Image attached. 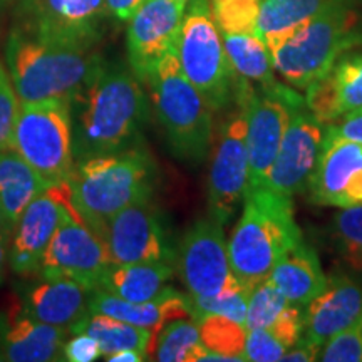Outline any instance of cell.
Here are the masks:
<instances>
[{
	"mask_svg": "<svg viewBox=\"0 0 362 362\" xmlns=\"http://www.w3.org/2000/svg\"><path fill=\"white\" fill-rule=\"evenodd\" d=\"M141 84L133 71L103 61L71 101L76 161L124 151L141 143L149 116Z\"/></svg>",
	"mask_w": 362,
	"mask_h": 362,
	"instance_id": "6da1fadb",
	"label": "cell"
},
{
	"mask_svg": "<svg viewBox=\"0 0 362 362\" xmlns=\"http://www.w3.org/2000/svg\"><path fill=\"white\" fill-rule=\"evenodd\" d=\"M155 176V163L139 143L124 151L76 161L67 183L81 220L103 238L107 221L116 214L151 200Z\"/></svg>",
	"mask_w": 362,
	"mask_h": 362,
	"instance_id": "7a4b0ae2",
	"label": "cell"
},
{
	"mask_svg": "<svg viewBox=\"0 0 362 362\" xmlns=\"http://www.w3.org/2000/svg\"><path fill=\"white\" fill-rule=\"evenodd\" d=\"M103 61L94 49L49 42L16 25L6 42V67L21 103L71 104Z\"/></svg>",
	"mask_w": 362,
	"mask_h": 362,
	"instance_id": "3957f363",
	"label": "cell"
},
{
	"mask_svg": "<svg viewBox=\"0 0 362 362\" xmlns=\"http://www.w3.org/2000/svg\"><path fill=\"white\" fill-rule=\"evenodd\" d=\"M302 238L293 218L292 198L275 193L267 185L247 188L242 216L228 240L235 277L253 288L270 277L280 257Z\"/></svg>",
	"mask_w": 362,
	"mask_h": 362,
	"instance_id": "277c9868",
	"label": "cell"
},
{
	"mask_svg": "<svg viewBox=\"0 0 362 362\" xmlns=\"http://www.w3.org/2000/svg\"><path fill=\"white\" fill-rule=\"evenodd\" d=\"M359 22L356 0H327L304 29L270 49L275 71L296 88L307 89L344 54L362 45Z\"/></svg>",
	"mask_w": 362,
	"mask_h": 362,
	"instance_id": "5b68a950",
	"label": "cell"
},
{
	"mask_svg": "<svg viewBox=\"0 0 362 362\" xmlns=\"http://www.w3.org/2000/svg\"><path fill=\"white\" fill-rule=\"evenodd\" d=\"M148 84L171 155L202 163L211 146L214 111L185 76L176 49L166 54Z\"/></svg>",
	"mask_w": 362,
	"mask_h": 362,
	"instance_id": "8992f818",
	"label": "cell"
},
{
	"mask_svg": "<svg viewBox=\"0 0 362 362\" xmlns=\"http://www.w3.org/2000/svg\"><path fill=\"white\" fill-rule=\"evenodd\" d=\"M176 54L185 76L211 111L235 101L240 76L226 56L210 0H192L185 8Z\"/></svg>",
	"mask_w": 362,
	"mask_h": 362,
	"instance_id": "52a82bcc",
	"label": "cell"
},
{
	"mask_svg": "<svg viewBox=\"0 0 362 362\" xmlns=\"http://www.w3.org/2000/svg\"><path fill=\"white\" fill-rule=\"evenodd\" d=\"M11 148L51 187L67 183L76 165L71 104L21 103Z\"/></svg>",
	"mask_w": 362,
	"mask_h": 362,
	"instance_id": "ba28073f",
	"label": "cell"
},
{
	"mask_svg": "<svg viewBox=\"0 0 362 362\" xmlns=\"http://www.w3.org/2000/svg\"><path fill=\"white\" fill-rule=\"evenodd\" d=\"M250 89V81L240 76L237 107L221 126L208 176V216L223 226L237 211L248 183L247 96Z\"/></svg>",
	"mask_w": 362,
	"mask_h": 362,
	"instance_id": "9c48e42d",
	"label": "cell"
},
{
	"mask_svg": "<svg viewBox=\"0 0 362 362\" xmlns=\"http://www.w3.org/2000/svg\"><path fill=\"white\" fill-rule=\"evenodd\" d=\"M106 17L104 0H21L16 27L54 44L94 49Z\"/></svg>",
	"mask_w": 362,
	"mask_h": 362,
	"instance_id": "30bf717a",
	"label": "cell"
},
{
	"mask_svg": "<svg viewBox=\"0 0 362 362\" xmlns=\"http://www.w3.org/2000/svg\"><path fill=\"white\" fill-rule=\"evenodd\" d=\"M180 277L189 297H214L240 287L230 265L223 225L200 218L189 226L176 253Z\"/></svg>",
	"mask_w": 362,
	"mask_h": 362,
	"instance_id": "8fae6325",
	"label": "cell"
},
{
	"mask_svg": "<svg viewBox=\"0 0 362 362\" xmlns=\"http://www.w3.org/2000/svg\"><path fill=\"white\" fill-rule=\"evenodd\" d=\"M302 104L305 103L300 96L284 84L274 89H250L247 96V188L265 185L291 121L292 107Z\"/></svg>",
	"mask_w": 362,
	"mask_h": 362,
	"instance_id": "7c38bea8",
	"label": "cell"
},
{
	"mask_svg": "<svg viewBox=\"0 0 362 362\" xmlns=\"http://www.w3.org/2000/svg\"><path fill=\"white\" fill-rule=\"evenodd\" d=\"M110 265L111 259L104 240L81 220L79 214H74L59 225L37 275L69 279L88 291H96Z\"/></svg>",
	"mask_w": 362,
	"mask_h": 362,
	"instance_id": "4fadbf2b",
	"label": "cell"
},
{
	"mask_svg": "<svg viewBox=\"0 0 362 362\" xmlns=\"http://www.w3.org/2000/svg\"><path fill=\"white\" fill-rule=\"evenodd\" d=\"M78 214L72 205L69 183L54 185L30 202L12 230L8 264L21 277L39 274L44 253L69 215Z\"/></svg>",
	"mask_w": 362,
	"mask_h": 362,
	"instance_id": "5bb4252c",
	"label": "cell"
},
{
	"mask_svg": "<svg viewBox=\"0 0 362 362\" xmlns=\"http://www.w3.org/2000/svg\"><path fill=\"white\" fill-rule=\"evenodd\" d=\"M103 240L111 264H176L178 252L151 200L136 203L112 216L104 228Z\"/></svg>",
	"mask_w": 362,
	"mask_h": 362,
	"instance_id": "9a60e30c",
	"label": "cell"
},
{
	"mask_svg": "<svg viewBox=\"0 0 362 362\" xmlns=\"http://www.w3.org/2000/svg\"><path fill=\"white\" fill-rule=\"evenodd\" d=\"M324 128L325 124L307 110L305 104L292 107L277 158L265 178L267 187L287 198L309 188L310 176L322 153Z\"/></svg>",
	"mask_w": 362,
	"mask_h": 362,
	"instance_id": "2e32d148",
	"label": "cell"
},
{
	"mask_svg": "<svg viewBox=\"0 0 362 362\" xmlns=\"http://www.w3.org/2000/svg\"><path fill=\"white\" fill-rule=\"evenodd\" d=\"M185 7L175 0H144L128 22L126 51L133 74L148 83L168 52L176 49Z\"/></svg>",
	"mask_w": 362,
	"mask_h": 362,
	"instance_id": "e0dca14e",
	"label": "cell"
},
{
	"mask_svg": "<svg viewBox=\"0 0 362 362\" xmlns=\"http://www.w3.org/2000/svg\"><path fill=\"white\" fill-rule=\"evenodd\" d=\"M309 188L315 205L362 206V144L342 141L322 148Z\"/></svg>",
	"mask_w": 362,
	"mask_h": 362,
	"instance_id": "ac0fdd59",
	"label": "cell"
},
{
	"mask_svg": "<svg viewBox=\"0 0 362 362\" xmlns=\"http://www.w3.org/2000/svg\"><path fill=\"white\" fill-rule=\"evenodd\" d=\"M362 315V288L344 275L327 279L322 292L305 305L302 337L319 352L330 339Z\"/></svg>",
	"mask_w": 362,
	"mask_h": 362,
	"instance_id": "d6986e66",
	"label": "cell"
},
{
	"mask_svg": "<svg viewBox=\"0 0 362 362\" xmlns=\"http://www.w3.org/2000/svg\"><path fill=\"white\" fill-rule=\"evenodd\" d=\"M67 330L34 319L19 307L0 312V361H64Z\"/></svg>",
	"mask_w": 362,
	"mask_h": 362,
	"instance_id": "ffe728a7",
	"label": "cell"
},
{
	"mask_svg": "<svg viewBox=\"0 0 362 362\" xmlns=\"http://www.w3.org/2000/svg\"><path fill=\"white\" fill-rule=\"evenodd\" d=\"M88 288L69 279H49L21 285V309L40 322L69 329L88 314Z\"/></svg>",
	"mask_w": 362,
	"mask_h": 362,
	"instance_id": "44dd1931",
	"label": "cell"
},
{
	"mask_svg": "<svg viewBox=\"0 0 362 362\" xmlns=\"http://www.w3.org/2000/svg\"><path fill=\"white\" fill-rule=\"evenodd\" d=\"M88 309L89 312L116 317L128 324L151 330L153 337L163 325L171 320L188 319V317L192 319L189 296H183L170 287L148 302H129L96 288L89 292Z\"/></svg>",
	"mask_w": 362,
	"mask_h": 362,
	"instance_id": "7402d4cb",
	"label": "cell"
},
{
	"mask_svg": "<svg viewBox=\"0 0 362 362\" xmlns=\"http://www.w3.org/2000/svg\"><path fill=\"white\" fill-rule=\"evenodd\" d=\"M269 279L291 304L302 307L314 300L327 285L319 257L304 238L280 257Z\"/></svg>",
	"mask_w": 362,
	"mask_h": 362,
	"instance_id": "603a6c76",
	"label": "cell"
},
{
	"mask_svg": "<svg viewBox=\"0 0 362 362\" xmlns=\"http://www.w3.org/2000/svg\"><path fill=\"white\" fill-rule=\"evenodd\" d=\"M173 265L165 262L111 264L104 272L99 291L129 302H148L168 287Z\"/></svg>",
	"mask_w": 362,
	"mask_h": 362,
	"instance_id": "cb8c5ba5",
	"label": "cell"
},
{
	"mask_svg": "<svg viewBox=\"0 0 362 362\" xmlns=\"http://www.w3.org/2000/svg\"><path fill=\"white\" fill-rule=\"evenodd\" d=\"M51 188V185L12 148L0 151V206L8 225L17 221L34 198Z\"/></svg>",
	"mask_w": 362,
	"mask_h": 362,
	"instance_id": "d4e9b609",
	"label": "cell"
},
{
	"mask_svg": "<svg viewBox=\"0 0 362 362\" xmlns=\"http://www.w3.org/2000/svg\"><path fill=\"white\" fill-rule=\"evenodd\" d=\"M327 0H260L257 35L270 49L304 29Z\"/></svg>",
	"mask_w": 362,
	"mask_h": 362,
	"instance_id": "484cf974",
	"label": "cell"
},
{
	"mask_svg": "<svg viewBox=\"0 0 362 362\" xmlns=\"http://www.w3.org/2000/svg\"><path fill=\"white\" fill-rule=\"evenodd\" d=\"M89 334L99 344L104 357L119 351H138L144 356H151L153 332L138 325L128 324L116 317L88 312L69 329V334Z\"/></svg>",
	"mask_w": 362,
	"mask_h": 362,
	"instance_id": "4316f807",
	"label": "cell"
},
{
	"mask_svg": "<svg viewBox=\"0 0 362 362\" xmlns=\"http://www.w3.org/2000/svg\"><path fill=\"white\" fill-rule=\"evenodd\" d=\"M223 47L232 67L238 76L252 83H259L260 89H274L280 83L275 79V67L269 47L255 34H221Z\"/></svg>",
	"mask_w": 362,
	"mask_h": 362,
	"instance_id": "83f0119b",
	"label": "cell"
},
{
	"mask_svg": "<svg viewBox=\"0 0 362 362\" xmlns=\"http://www.w3.org/2000/svg\"><path fill=\"white\" fill-rule=\"evenodd\" d=\"M208 352L210 351L202 342L200 330L193 319L171 320L153 337L151 356L161 362L205 361Z\"/></svg>",
	"mask_w": 362,
	"mask_h": 362,
	"instance_id": "f1b7e54d",
	"label": "cell"
},
{
	"mask_svg": "<svg viewBox=\"0 0 362 362\" xmlns=\"http://www.w3.org/2000/svg\"><path fill=\"white\" fill-rule=\"evenodd\" d=\"M200 330L202 342L208 351L223 356L226 361H247V327L223 315H202L193 319Z\"/></svg>",
	"mask_w": 362,
	"mask_h": 362,
	"instance_id": "f546056e",
	"label": "cell"
},
{
	"mask_svg": "<svg viewBox=\"0 0 362 362\" xmlns=\"http://www.w3.org/2000/svg\"><path fill=\"white\" fill-rule=\"evenodd\" d=\"M332 240L352 269L362 270V206L341 208L332 218Z\"/></svg>",
	"mask_w": 362,
	"mask_h": 362,
	"instance_id": "4dcf8cb0",
	"label": "cell"
},
{
	"mask_svg": "<svg viewBox=\"0 0 362 362\" xmlns=\"http://www.w3.org/2000/svg\"><path fill=\"white\" fill-rule=\"evenodd\" d=\"M330 74L342 115L362 110V52L344 54Z\"/></svg>",
	"mask_w": 362,
	"mask_h": 362,
	"instance_id": "1f68e13d",
	"label": "cell"
},
{
	"mask_svg": "<svg viewBox=\"0 0 362 362\" xmlns=\"http://www.w3.org/2000/svg\"><path fill=\"white\" fill-rule=\"evenodd\" d=\"M220 34H255L260 0H210Z\"/></svg>",
	"mask_w": 362,
	"mask_h": 362,
	"instance_id": "d6a6232c",
	"label": "cell"
},
{
	"mask_svg": "<svg viewBox=\"0 0 362 362\" xmlns=\"http://www.w3.org/2000/svg\"><path fill=\"white\" fill-rule=\"evenodd\" d=\"M288 304L291 302L270 282V279L255 285L252 288L250 297H248V310L245 320L247 330L269 327Z\"/></svg>",
	"mask_w": 362,
	"mask_h": 362,
	"instance_id": "836d02e7",
	"label": "cell"
},
{
	"mask_svg": "<svg viewBox=\"0 0 362 362\" xmlns=\"http://www.w3.org/2000/svg\"><path fill=\"white\" fill-rule=\"evenodd\" d=\"M252 288L240 285L233 291L223 292L214 297H189V305H192V319L202 315H223L245 325L247 310H248V297H250Z\"/></svg>",
	"mask_w": 362,
	"mask_h": 362,
	"instance_id": "e575fe53",
	"label": "cell"
},
{
	"mask_svg": "<svg viewBox=\"0 0 362 362\" xmlns=\"http://www.w3.org/2000/svg\"><path fill=\"white\" fill-rule=\"evenodd\" d=\"M307 90L305 106L322 124H330L342 116L330 71L312 83Z\"/></svg>",
	"mask_w": 362,
	"mask_h": 362,
	"instance_id": "d590c367",
	"label": "cell"
},
{
	"mask_svg": "<svg viewBox=\"0 0 362 362\" xmlns=\"http://www.w3.org/2000/svg\"><path fill=\"white\" fill-rule=\"evenodd\" d=\"M317 359L324 362H362V315L351 327L330 339Z\"/></svg>",
	"mask_w": 362,
	"mask_h": 362,
	"instance_id": "8d00e7d4",
	"label": "cell"
},
{
	"mask_svg": "<svg viewBox=\"0 0 362 362\" xmlns=\"http://www.w3.org/2000/svg\"><path fill=\"white\" fill-rule=\"evenodd\" d=\"M21 101L13 89L7 67L0 62V151L12 146L13 126L19 115Z\"/></svg>",
	"mask_w": 362,
	"mask_h": 362,
	"instance_id": "74e56055",
	"label": "cell"
},
{
	"mask_svg": "<svg viewBox=\"0 0 362 362\" xmlns=\"http://www.w3.org/2000/svg\"><path fill=\"white\" fill-rule=\"evenodd\" d=\"M287 347L280 344L269 329H255L247 332L245 357L247 361L255 362H275L282 361Z\"/></svg>",
	"mask_w": 362,
	"mask_h": 362,
	"instance_id": "f35d334b",
	"label": "cell"
},
{
	"mask_svg": "<svg viewBox=\"0 0 362 362\" xmlns=\"http://www.w3.org/2000/svg\"><path fill=\"white\" fill-rule=\"evenodd\" d=\"M267 329L288 351L302 337V332H304V312H302V305L288 304L282 310V314Z\"/></svg>",
	"mask_w": 362,
	"mask_h": 362,
	"instance_id": "ab89813d",
	"label": "cell"
},
{
	"mask_svg": "<svg viewBox=\"0 0 362 362\" xmlns=\"http://www.w3.org/2000/svg\"><path fill=\"white\" fill-rule=\"evenodd\" d=\"M342 141L362 144V110L346 112L334 123L325 124L322 148Z\"/></svg>",
	"mask_w": 362,
	"mask_h": 362,
	"instance_id": "60d3db41",
	"label": "cell"
},
{
	"mask_svg": "<svg viewBox=\"0 0 362 362\" xmlns=\"http://www.w3.org/2000/svg\"><path fill=\"white\" fill-rule=\"evenodd\" d=\"M99 344L89 334H72L64 346V361L69 362H93L101 357Z\"/></svg>",
	"mask_w": 362,
	"mask_h": 362,
	"instance_id": "b9f144b4",
	"label": "cell"
},
{
	"mask_svg": "<svg viewBox=\"0 0 362 362\" xmlns=\"http://www.w3.org/2000/svg\"><path fill=\"white\" fill-rule=\"evenodd\" d=\"M144 0H104L107 17L116 22H129L131 17L138 12Z\"/></svg>",
	"mask_w": 362,
	"mask_h": 362,
	"instance_id": "7bdbcfd3",
	"label": "cell"
},
{
	"mask_svg": "<svg viewBox=\"0 0 362 362\" xmlns=\"http://www.w3.org/2000/svg\"><path fill=\"white\" fill-rule=\"evenodd\" d=\"M319 349H315L310 342H307L304 337H300L293 346L282 356V361L287 362H307L317 361Z\"/></svg>",
	"mask_w": 362,
	"mask_h": 362,
	"instance_id": "ee69618b",
	"label": "cell"
},
{
	"mask_svg": "<svg viewBox=\"0 0 362 362\" xmlns=\"http://www.w3.org/2000/svg\"><path fill=\"white\" fill-rule=\"evenodd\" d=\"M104 359L110 362H141V361H146L148 357L144 356L143 352H138V351H119L116 352V354L104 357Z\"/></svg>",
	"mask_w": 362,
	"mask_h": 362,
	"instance_id": "f6af8a7d",
	"label": "cell"
},
{
	"mask_svg": "<svg viewBox=\"0 0 362 362\" xmlns=\"http://www.w3.org/2000/svg\"><path fill=\"white\" fill-rule=\"evenodd\" d=\"M12 233H0V282L4 279V270L8 262V248H11Z\"/></svg>",
	"mask_w": 362,
	"mask_h": 362,
	"instance_id": "bcb514c9",
	"label": "cell"
},
{
	"mask_svg": "<svg viewBox=\"0 0 362 362\" xmlns=\"http://www.w3.org/2000/svg\"><path fill=\"white\" fill-rule=\"evenodd\" d=\"M0 233H12V226L8 225L6 215H4L2 206H0Z\"/></svg>",
	"mask_w": 362,
	"mask_h": 362,
	"instance_id": "7dc6e473",
	"label": "cell"
},
{
	"mask_svg": "<svg viewBox=\"0 0 362 362\" xmlns=\"http://www.w3.org/2000/svg\"><path fill=\"white\" fill-rule=\"evenodd\" d=\"M175 2H176V4H180L181 7H185V8H187V6H188L189 2H192V0H175Z\"/></svg>",
	"mask_w": 362,
	"mask_h": 362,
	"instance_id": "c3c4849f",
	"label": "cell"
},
{
	"mask_svg": "<svg viewBox=\"0 0 362 362\" xmlns=\"http://www.w3.org/2000/svg\"><path fill=\"white\" fill-rule=\"evenodd\" d=\"M11 2V0H0V4H2V6H6V4H8Z\"/></svg>",
	"mask_w": 362,
	"mask_h": 362,
	"instance_id": "681fc988",
	"label": "cell"
}]
</instances>
